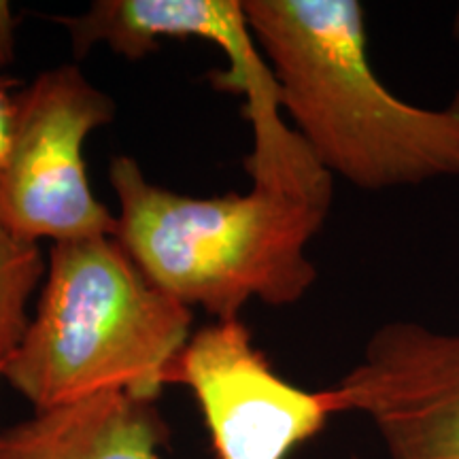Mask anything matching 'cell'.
Segmentation results:
<instances>
[{"mask_svg": "<svg viewBox=\"0 0 459 459\" xmlns=\"http://www.w3.org/2000/svg\"><path fill=\"white\" fill-rule=\"evenodd\" d=\"M283 108L317 162L359 189L459 181V90L426 108L372 71L358 0H245Z\"/></svg>", "mask_w": 459, "mask_h": 459, "instance_id": "6da1fadb", "label": "cell"}, {"mask_svg": "<svg viewBox=\"0 0 459 459\" xmlns=\"http://www.w3.org/2000/svg\"><path fill=\"white\" fill-rule=\"evenodd\" d=\"M108 181L119 203L117 243L189 308L238 319L247 302L287 307L317 281L307 247L324 228L328 203L262 187L192 198L153 186L130 156L111 160Z\"/></svg>", "mask_w": 459, "mask_h": 459, "instance_id": "7a4b0ae2", "label": "cell"}, {"mask_svg": "<svg viewBox=\"0 0 459 459\" xmlns=\"http://www.w3.org/2000/svg\"><path fill=\"white\" fill-rule=\"evenodd\" d=\"M192 321V308L152 283L115 237L62 240L3 378L37 412L105 392L153 404Z\"/></svg>", "mask_w": 459, "mask_h": 459, "instance_id": "3957f363", "label": "cell"}, {"mask_svg": "<svg viewBox=\"0 0 459 459\" xmlns=\"http://www.w3.org/2000/svg\"><path fill=\"white\" fill-rule=\"evenodd\" d=\"M113 119L111 96L74 65L45 71L17 91L13 145L0 169V221L34 243L115 237L117 217L91 194L83 162L90 132Z\"/></svg>", "mask_w": 459, "mask_h": 459, "instance_id": "277c9868", "label": "cell"}, {"mask_svg": "<svg viewBox=\"0 0 459 459\" xmlns=\"http://www.w3.org/2000/svg\"><path fill=\"white\" fill-rule=\"evenodd\" d=\"M170 383L196 395L217 459H287L334 415L328 389L307 392L281 378L240 319L192 334Z\"/></svg>", "mask_w": 459, "mask_h": 459, "instance_id": "5b68a950", "label": "cell"}, {"mask_svg": "<svg viewBox=\"0 0 459 459\" xmlns=\"http://www.w3.org/2000/svg\"><path fill=\"white\" fill-rule=\"evenodd\" d=\"M328 394L334 415L370 419L389 459H459V332L381 325Z\"/></svg>", "mask_w": 459, "mask_h": 459, "instance_id": "8992f818", "label": "cell"}, {"mask_svg": "<svg viewBox=\"0 0 459 459\" xmlns=\"http://www.w3.org/2000/svg\"><path fill=\"white\" fill-rule=\"evenodd\" d=\"M164 436L152 402L105 392L3 429L0 459H162Z\"/></svg>", "mask_w": 459, "mask_h": 459, "instance_id": "52a82bcc", "label": "cell"}, {"mask_svg": "<svg viewBox=\"0 0 459 459\" xmlns=\"http://www.w3.org/2000/svg\"><path fill=\"white\" fill-rule=\"evenodd\" d=\"M48 274L39 243L28 240L0 221V368L20 347L30 317L28 302Z\"/></svg>", "mask_w": 459, "mask_h": 459, "instance_id": "ba28073f", "label": "cell"}, {"mask_svg": "<svg viewBox=\"0 0 459 459\" xmlns=\"http://www.w3.org/2000/svg\"><path fill=\"white\" fill-rule=\"evenodd\" d=\"M13 79L0 77V169L7 162L15 130V88Z\"/></svg>", "mask_w": 459, "mask_h": 459, "instance_id": "9c48e42d", "label": "cell"}, {"mask_svg": "<svg viewBox=\"0 0 459 459\" xmlns=\"http://www.w3.org/2000/svg\"><path fill=\"white\" fill-rule=\"evenodd\" d=\"M15 56V20L9 3L0 0V68L13 62Z\"/></svg>", "mask_w": 459, "mask_h": 459, "instance_id": "30bf717a", "label": "cell"}, {"mask_svg": "<svg viewBox=\"0 0 459 459\" xmlns=\"http://www.w3.org/2000/svg\"><path fill=\"white\" fill-rule=\"evenodd\" d=\"M453 26H455V34L459 37V9H457V15H455V24H453Z\"/></svg>", "mask_w": 459, "mask_h": 459, "instance_id": "8fae6325", "label": "cell"}, {"mask_svg": "<svg viewBox=\"0 0 459 459\" xmlns=\"http://www.w3.org/2000/svg\"><path fill=\"white\" fill-rule=\"evenodd\" d=\"M0 378H3V368H0Z\"/></svg>", "mask_w": 459, "mask_h": 459, "instance_id": "7c38bea8", "label": "cell"}, {"mask_svg": "<svg viewBox=\"0 0 459 459\" xmlns=\"http://www.w3.org/2000/svg\"><path fill=\"white\" fill-rule=\"evenodd\" d=\"M355 459H358V457H355Z\"/></svg>", "mask_w": 459, "mask_h": 459, "instance_id": "4fadbf2b", "label": "cell"}]
</instances>
